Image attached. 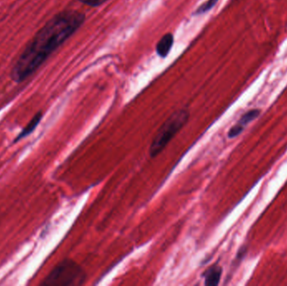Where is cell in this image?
<instances>
[{
    "instance_id": "2",
    "label": "cell",
    "mask_w": 287,
    "mask_h": 286,
    "mask_svg": "<svg viewBox=\"0 0 287 286\" xmlns=\"http://www.w3.org/2000/svg\"><path fill=\"white\" fill-rule=\"evenodd\" d=\"M85 281V274L76 262L65 259L55 266L41 285L49 286H80Z\"/></svg>"
},
{
    "instance_id": "7",
    "label": "cell",
    "mask_w": 287,
    "mask_h": 286,
    "mask_svg": "<svg viewBox=\"0 0 287 286\" xmlns=\"http://www.w3.org/2000/svg\"><path fill=\"white\" fill-rule=\"evenodd\" d=\"M259 113H260V110H251V111L246 112V113H245V114L241 117V118H240V120L239 121L238 124H240L241 126L245 127L247 124H250L251 122L254 120V119L259 115Z\"/></svg>"
},
{
    "instance_id": "8",
    "label": "cell",
    "mask_w": 287,
    "mask_h": 286,
    "mask_svg": "<svg viewBox=\"0 0 287 286\" xmlns=\"http://www.w3.org/2000/svg\"><path fill=\"white\" fill-rule=\"evenodd\" d=\"M218 0H208L205 3H203V5H201L198 9H197V14H203V13H205V12L209 11L210 9L214 7L216 3H217Z\"/></svg>"
},
{
    "instance_id": "1",
    "label": "cell",
    "mask_w": 287,
    "mask_h": 286,
    "mask_svg": "<svg viewBox=\"0 0 287 286\" xmlns=\"http://www.w3.org/2000/svg\"><path fill=\"white\" fill-rule=\"evenodd\" d=\"M84 20V14L76 10L60 12L51 18L35 35L16 60L12 68V79L21 82L36 72L82 26Z\"/></svg>"
},
{
    "instance_id": "3",
    "label": "cell",
    "mask_w": 287,
    "mask_h": 286,
    "mask_svg": "<svg viewBox=\"0 0 287 286\" xmlns=\"http://www.w3.org/2000/svg\"><path fill=\"white\" fill-rule=\"evenodd\" d=\"M188 118L189 112L186 110H178L175 112L158 131L149 148V155L155 157L160 154L175 137V135L186 124Z\"/></svg>"
},
{
    "instance_id": "10",
    "label": "cell",
    "mask_w": 287,
    "mask_h": 286,
    "mask_svg": "<svg viewBox=\"0 0 287 286\" xmlns=\"http://www.w3.org/2000/svg\"><path fill=\"white\" fill-rule=\"evenodd\" d=\"M79 2L84 3L86 5L91 6V7H97V6L101 5L108 0H78Z\"/></svg>"
},
{
    "instance_id": "4",
    "label": "cell",
    "mask_w": 287,
    "mask_h": 286,
    "mask_svg": "<svg viewBox=\"0 0 287 286\" xmlns=\"http://www.w3.org/2000/svg\"><path fill=\"white\" fill-rule=\"evenodd\" d=\"M174 43V37L172 34L165 35L161 37L156 45V52L161 57H166L172 50Z\"/></svg>"
},
{
    "instance_id": "5",
    "label": "cell",
    "mask_w": 287,
    "mask_h": 286,
    "mask_svg": "<svg viewBox=\"0 0 287 286\" xmlns=\"http://www.w3.org/2000/svg\"><path fill=\"white\" fill-rule=\"evenodd\" d=\"M222 275V269L218 265H214L209 268L204 274L206 286H215L219 284Z\"/></svg>"
},
{
    "instance_id": "6",
    "label": "cell",
    "mask_w": 287,
    "mask_h": 286,
    "mask_svg": "<svg viewBox=\"0 0 287 286\" xmlns=\"http://www.w3.org/2000/svg\"><path fill=\"white\" fill-rule=\"evenodd\" d=\"M42 112H37L36 114L33 117V118L29 122V124L23 129L20 135L16 137L15 142H17V141H20V140H22L24 138L27 137L28 135H31V133L36 129V127L38 126V124H39L41 118H42Z\"/></svg>"
},
{
    "instance_id": "9",
    "label": "cell",
    "mask_w": 287,
    "mask_h": 286,
    "mask_svg": "<svg viewBox=\"0 0 287 286\" xmlns=\"http://www.w3.org/2000/svg\"><path fill=\"white\" fill-rule=\"evenodd\" d=\"M244 129H245V127L241 126L240 124H237L233 128H231L229 132H228V138L229 139H233V138L237 137L238 135H240L243 132Z\"/></svg>"
}]
</instances>
